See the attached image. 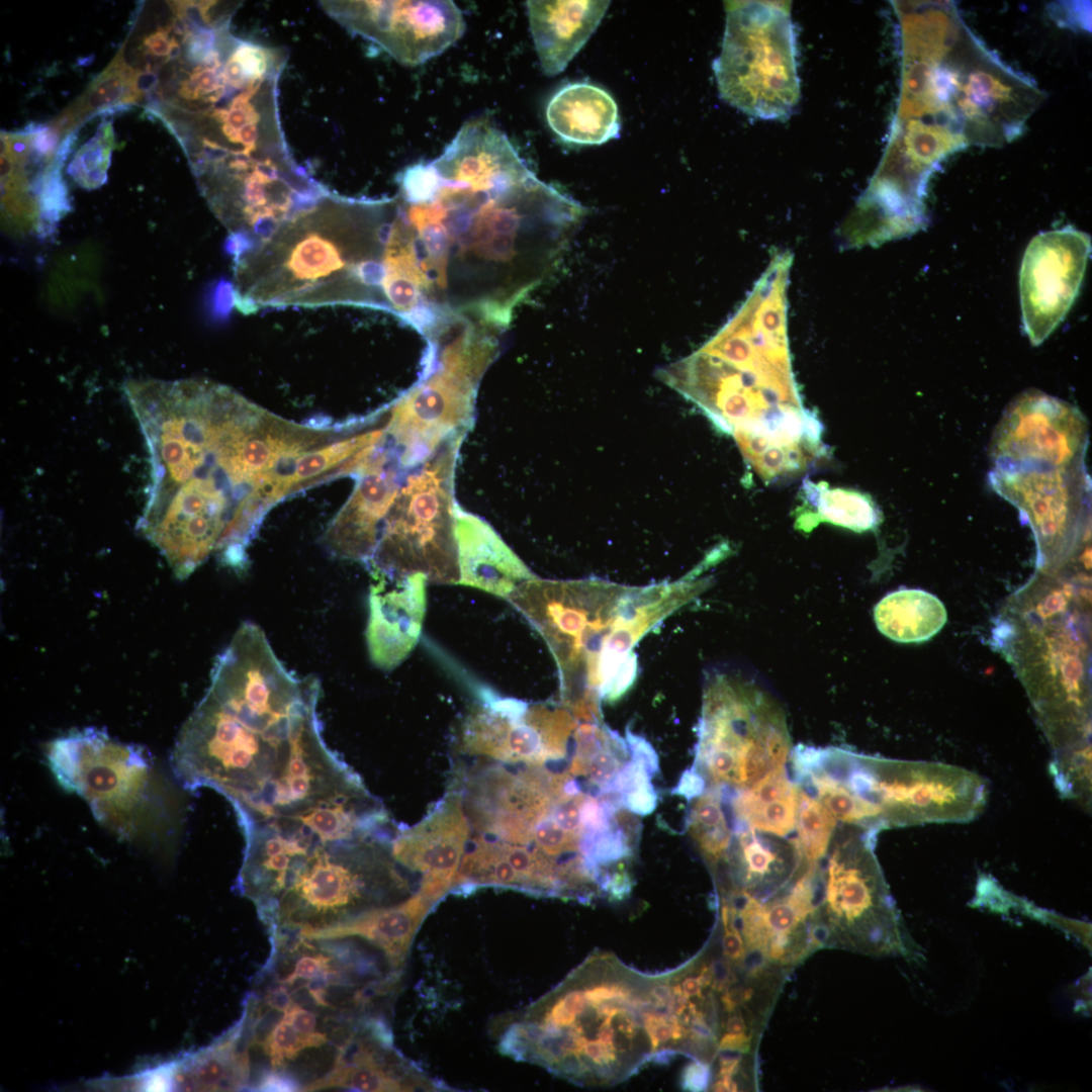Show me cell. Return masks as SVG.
I'll return each mask as SVG.
<instances>
[{
	"mask_svg": "<svg viewBox=\"0 0 1092 1092\" xmlns=\"http://www.w3.org/2000/svg\"><path fill=\"white\" fill-rule=\"evenodd\" d=\"M320 697L317 677L290 671L264 631L243 623L180 730L176 778L225 797L242 831L350 795L362 780L327 745Z\"/></svg>",
	"mask_w": 1092,
	"mask_h": 1092,
	"instance_id": "6da1fadb",
	"label": "cell"
},
{
	"mask_svg": "<svg viewBox=\"0 0 1092 1092\" xmlns=\"http://www.w3.org/2000/svg\"><path fill=\"white\" fill-rule=\"evenodd\" d=\"M124 391L149 462L140 533L180 579L213 553L243 554L257 499L238 453L259 407L208 380H129Z\"/></svg>",
	"mask_w": 1092,
	"mask_h": 1092,
	"instance_id": "7a4b0ae2",
	"label": "cell"
},
{
	"mask_svg": "<svg viewBox=\"0 0 1092 1092\" xmlns=\"http://www.w3.org/2000/svg\"><path fill=\"white\" fill-rule=\"evenodd\" d=\"M237 887L270 935L295 934L397 903L412 894L391 854L354 800L256 824L244 831Z\"/></svg>",
	"mask_w": 1092,
	"mask_h": 1092,
	"instance_id": "3957f363",
	"label": "cell"
},
{
	"mask_svg": "<svg viewBox=\"0 0 1092 1092\" xmlns=\"http://www.w3.org/2000/svg\"><path fill=\"white\" fill-rule=\"evenodd\" d=\"M671 972L647 975L593 953L544 997L499 1021V1052L580 1086L614 1085L649 1062L668 1061L680 1050Z\"/></svg>",
	"mask_w": 1092,
	"mask_h": 1092,
	"instance_id": "277c9868",
	"label": "cell"
},
{
	"mask_svg": "<svg viewBox=\"0 0 1092 1092\" xmlns=\"http://www.w3.org/2000/svg\"><path fill=\"white\" fill-rule=\"evenodd\" d=\"M901 13L903 76L895 123L942 159L1017 138L1044 99L1035 83L991 52L956 5L927 1Z\"/></svg>",
	"mask_w": 1092,
	"mask_h": 1092,
	"instance_id": "5b68a950",
	"label": "cell"
},
{
	"mask_svg": "<svg viewBox=\"0 0 1092 1092\" xmlns=\"http://www.w3.org/2000/svg\"><path fill=\"white\" fill-rule=\"evenodd\" d=\"M789 270L770 264L721 330L690 356L657 372L738 446L755 451L802 442L815 416L804 408L787 335Z\"/></svg>",
	"mask_w": 1092,
	"mask_h": 1092,
	"instance_id": "8992f818",
	"label": "cell"
},
{
	"mask_svg": "<svg viewBox=\"0 0 1092 1092\" xmlns=\"http://www.w3.org/2000/svg\"><path fill=\"white\" fill-rule=\"evenodd\" d=\"M701 567L672 582L628 586L599 578L538 577L507 598L542 636L557 668L562 705L579 721L602 719L633 647L710 585Z\"/></svg>",
	"mask_w": 1092,
	"mask_h": 1092,
	"instance_id": "52a82bcc",
	"label": "cell"
},
{
	"mask_svg": "<svg viewBox=\"0 0 1092 1092\" xmlns=\"http://www.w3.org/2000/svg\"><path fill=\"white\" fill-rule=\"evenodd\" d=\"M397 211L396 197L331 192L234 261L235 305L367 308Z\"/></svg>",
	"mask_w": 1092,
	"mask_h": 1092,
	"instance_id": "ba28073f",
	"label": "cell"
},
{
	"mask_svg": "<svg viewBox=\"0 0 1092 1092\" xmlns=\"http://www.w3.org/2000/svg\"><path fill=\"white\" fill-rule=\"evenodd\" d=\"M46 755L60 785L83 797L102 825L129 841L176 839L181 802L143 747L85 728L53 740Z\"/></svg>",
	"mask_w": 1092,
	"mask_h": 1092,
	"instance_id": "9c48e42d",
	"label": "cell"
},
{
	"mask_svg": "<svg viewBox=\"0 0 1092 1092\" xmlns=\"http://www.w3.org/2000/svg\"><path fill=\"white\" fill-rule=\"evenodd\" d=\"M697 733L693 768L718 790L751 787L784 766L792 748L783 708L741 671L707 674Z\"/></svg>",
	"mask_w": 1092,
	"mask_h": 1092,
	"instance_id": "30bf717a",
	"label": "cell"
},
{
	"mask_svg": "<svg viewBox=\"0 0 1092 1092\" xmlns=\"http://www.w3.org/2000/svg\"><path fill=\"white\" fill-rule=\"evenodd\" d=\"M875 834L854 829L833 844L816 890L817 939L820 946L906 956L910 942L874 853Z\"/></svg>",
	"mask_w": 1092,
	"mask_h": 1092,
	"instance_id": "8fae6325",
	"label": "cell"
},
{
	"mask_svg": "<svg viewBox=\"0 0 1092 1092\" xmlns=\"http://www.w3.org/2000/svg\"><path fill=\"white\" fill-rule=\"evenodd\" d=\"M845 769L823 768L855 794L876 805L885 827L928 823H968L984 811L988 784L962 766L921 760H898L831 749Z\"/></svg>",
	"mask_w": 1092,
	"mask_h": 1092,
	"instance_id": "7c38bea8",
	"label": "cell"
},
{
	"mask_svg": "<svg viewBox=\"0 0 1092 1092\" xmlns=\"http://www.w3.org/2000/svg\"><path fill=\"white\" fill-rule=\"evenodd\" d=\"M726 7L721 53L713 64L721 98L754 117L786 116L799 98L790 15L759 2Z\"/></svg>",
	"mask_w": 1092,
	"mask_h": 1092,
	"instance_id": "4fadbf2b",
	"label": "cell"
},
{
	"mask_svg": "<svg viewBox=\"0 0 1092 1092\" xmlns=\"http://www.w3.org/2000/svg\"><path fill=\"white\" fill-rule=\"evenodd\" d=\"M428 476L404 490L390 508L374 554L371 573L387 578L421 573L433 583H459L456 512L439 482Z\"/></svg>",
	"mask_w": 1092,
	"mask_h": 1092,
	"instance_id": "5bb4252c",
	"label": "cell"
},
{
	"mask_svg": "<svg viewBox=\"0 0 1092 1092\" xmlns=\"http://www.w3.org/2000/svg\"><path fill=\"white\" fill-rule=\"evenodd\" d=\"M460 726V746L508 764H550L564 760L578 721L563 705L527 703L482 690Z\"/></svg>",
	"mask_w": 1092,
	"mask_h": 1092,
	"instance_id": "9a60e30c",
	"label": "cell"
},
{
	"mask_svg": "<svg viewBox=\"0 0 1092 1092\" xmlns=\"http://www.w3.org/2000/svg\"><path fill=\"white\" fill-rule=\"evenodd\" d=\"M341 25L405 66H418L444 53L465 31L458 6L449 0L322 1Z\"/></svg>",
	"mask_w": 1092,
	"mask_h": 1092,
	"instance_id": "2e32d148",
	"label": "cell"
},
{
	"mask_svg": "<svg viewBox=\"0 0 1092 1092\" xmlns=\"http://www.w3.org/2000/svg\"><path fill=\"white\" fill-rule=\"evenodd\" d=\"M1091 238L1074 226L1043 232L1028 244L1019 273L1024 332L1040 345L1076 299L1091 254Z\"/></svg>",
	"mask_w": 1092,
	"mask_h": 1092,
	"instance_id": "e0dca14e",
	"label": "cell"
},
{
	"mask_svg": "<svg viewBox=\"0 0 1092 1092\" xmlns=\"http://www.w3.org/2000/svg\"><path fill=\"white\" fill-rule=\"evenodd\" d=\"M1087 423L1075 406L1037 390L1017 396L992 440L996 464L1066 468L1080 464Z\"/></svg>",
	"mask_w": 1092,
	"mask_h": 1092,
	"instance_id": "ac0fdd59",
	"label": "cell"
},
{
	"mask_svg": "<svg viewBox=\"0 0 1092 1092\" xmlns=\"http://www.w3.org/2000/svg\"><path fill=\"white\" fill-rule=\"evenodd\" d=\"M470 828L461 794L452 791L417 825L396 831L392 857L399 867L418 874V890L438 902L452 891Z\"/></svg>",
	"mask_w": 1092,
	"mask_h": 1092,
	"instance_id": "d6986e66",
	"label": "cell"
},
{
	"mask_svg": "<svg viewBox=\"0 0 1092 1092\" xmlns=\"http://www.w3.org/2000/svg\"><path fill=\"white\" fill-rule=\"evenodd\" d=\"M343 1088L355 1091H413L443 1088L393 1046L384 1018L373 1019L340 1048L332 1069L305 1091Z\"/></svg>",
	"mask_w": 1092,
	"mask_h": 1092,
	"instance_id": "ffe728a7",
	"label": "cell"
},
{
	"mask_svg": "<svg viewBox=\"0 0 1092 1092\" xmlns=\"http://www.w3.org/2000/svg\"><path fill=\"white\" fill-rule=\"evenodd\" d=\"M366 641L371 661L383 670L398 666L416 647L427 608V577L387 578L371 573Z\"/></svg>",
	"mask_w": 1092,
	"mask_h": 1092,
	"instance_id": "44dd1931",
	"label": "cell"
},
{
	"mask_svg": "<svg viewBox=\"0 0 1092 1092\" xmlns=\"http://www.w3.org/2000/svg\"><path fill=\"white\" fill-rule=\"evenodd\" d=\"M1080 464L1044 468L996 464L993 488L1045 531H1055L1083 500Z\"/></svg>",
	"mask_w": 1092,
	"mask_h": 1092,
	"instance_id": "7402d4cb",
	"label": "cell"
},
{
	"mask_svg": "<svg viewBox=\"0 0 1092 1092\" xmlns=\"http://www.w3.org/2000/svg\"><path fill=\"white\" fill-rule=\"evenodd\" d=\"M610 1L526 2L535 50L543 73L554 77L567 67L604 18Z\"/></svg>",
	"mask_w": 1092,
	"mask_h": 1092,
	"instance_id": "603a6c76",
	"label": "cell"
},
{
	"mask_svg": "<svg viewBox=\"0 0 1092 1092\" xmlns=\"http://www.w3.org/2000/svg\"><path fill=\"white\" fill-rule=\"evenodd\" d=\"M436 904L418 890L397 903L296 934L307 939H363L379 949L395 970L402 972L414 938Z\"/></svg>",
	"mask_w": 1092,
	"mask_h": 1092,
	"instance_id": "cb8c5ba5",
	"label": "cell"
},
{
	"mask_svg": "<svg viewBox=\"0 0 1092 1092\" xmlns=\"http://www.w3.org/2000/svg\"><path fill=\"white\" fill-rule=\"evenodd\" d=\"M459 584L507 599L536 576L482 520L456 511Z\"/></svg>",
	"mask_w": 1092,
	"mask_h": 1092,
	"instance_id": "d4e9b609",
	"label": "cell"
},
{
	"mask_svg": "<svg viewBox=\"0 0 1092 1092\" xmlns=\"http://www.w3.org/2000/svg\"><path fill=\"white\" fill-rule=\"evenodd\" d=\"M546 119L563 142L601 145L618 138L620 120L613 97L596 85L574 82L562 86L550 98Z\"/></svg>",
	"mask_w": 1092,
	"mask_h": 1092,
	"instance_id": "484cf974",
	"label": "cell"
},
{
	"mask_svg": "<svg viewBox=\"0 0 1092 1092\" xmlns=\"http://www.w3.org/2000/svg\"><path fill=\"white\" fill-rule=\"evenodd\" d=\"M798 793L783 766L732 796L730 807L739 825L785 836L796 827Z\"/></svg>",
	"mask_w": 1092,
	"mask_h": 1092,
	"instance_id": "4316f807",
	"label": "cell"
},
{
	"mask_svg": "<svg viewBox=\"0 0 1092 1092\" xmlns=\"http://www.w3.org/2000/svg\"><path fill=\"white\" fill-rule=\"evenodd\" d=\"M878 630L901 643L924 642L935 636L947 621L942 602L917 588H902L886 595L874 609Z\"/></svg>",
	"mask_w": 1092,
	"mask_h": 1092,
	"instance_id": "83f0119b",
	"label": "cell"
},
{
	"mask_svg": "<svg viewBox=\"0 0 1092 1092\" xmlns=\"http://www.w3.org/2000/svg\"><path fill=\"white\" fill-rule=\"evenodd\" d=\"M804 506L797 515L795 526L805 532L821 522L831 523L855 532L876 529L882 515L870 495L842 488L830 489L824 483L805 479L802 485Z\"/></svg>",
	"mask_w": 1092,
	"mask_h": 1092,
	"instance_id": "f1b7e54d",
	"label": "cell"
},
{
	"mask_svg": "<svg viewBox=\"0 0 1092 1092\" xmlns=\"http://www.w3.org/2000/svg\"><path fill=\"white\" fill-rule=\"evenodd\" d=\"M139 72L130 68L122 58V51L110 65L96 78L82 97L55 123L62 132L76 126L78 120H84L93 112H110L125 108L128 103L138 101L142 91L138 85Z\"/></svg>",
	"mask_w": 1092,
	"mask_h": 1092,
	"instance_id": "f546056e",
	"label": "cell"
},
{
	"mask_svg": "<svg viewBox=\"0 0 1092 1092\" xmlns=\"http://www.w3.org/2000/svg\"><path fill=\"white\" fill-rule=\"evenodd\" d=\"M796 760L799 771L804 772L813 786L816 798L836 820L872 831L885 827L876 805L799 754Z\"/></svg>",
	"mask_w": 1092,
	"mask_h": 1092,
	"instance_id": "4dcf8cb0",
	"label": "cell"
},
{
	"mask_svg": "<svg viewBox=\"0 0 1092 1092\" xmlns=\"http://www.w3.org/2000/svg\"><path fill=\"white\" fill-rule=\"evenodd\" d=\"M688 828L707 863L714 871L718 869L730 850L732 837L718 789L710 788L698 796L690 810Z\"/></svg>",
	"mask_w": 1092,
	"mask_h": 1092,
	"instance_id": "1f68e13d",
	"label": "cell"
},
{
	"mask_svg": "<svg viewBox=\"0 0 1092 1092\" xmlns=\"http://www.w3.org/2000/svg\"><path fill=\"white\" fill-rule=\"evenodd\" d=\"M836 819L814 796L799 787L795 844L810 866H816L826 854L833 839Z\"/></svg>",
	"mask_w": 1092,
	"mask_h": 1092,
	"instance_id": "d6a6232c",
	"label": "cell"
},
{
	"mask_svg": "<svg viewBox=\"0 0 1092 1092\" xmlns=\"http://www.w3.org/2000/svg\"><path fill=\"white\" fill-rule=\"evenodd\" d=\"M113 142L112 122L104 121L95 136L79 149L69 164L70 175L87 188L98 187L105 182Z\"/></svg>",
	"mask_w": 1092,
	"mask_h": 1092,
	"instance_id": "836d02e7",
	"label": "cell"
},
{
	"mask_svg": "<svg viewBox=\"0 0 1092 1092\" xmlns=\"http://www.w3.org/2000/svg\"><path fill=\"white\" fill-rule=\"evenodd\" d=\"M381 438L382 431H374L323 445L318 450L305 452L297 460L294 474L295 485L302 484L312 477L322 476L358 450L375 445Z\"/></svg>",
	"mask_w": 1092,
	"mask_h": 1092,
	"instance_id": "e575fe53",
	"label": "cell"
},
{
	"mask_svg": "<svg viewBox=\"0 0 1092 1092\" xmlns=\"http://www.w3.org/2000/svg\"><path fill=\"white\" fill-rule=\"evenodd\" d=\"M623 806L638 815L652 813L657 804V795L651 783L637 787L623 796Z\"/></svg>",
	"mask_w": 1092,
	"mask_h": 1092,
	"instance_id": "d590c367",
	"label": "cell"
},
{
	"mask_svg": "<svg viewBox=\"0 0 1092 1092\" xmlns=\"http://www.w3.org/2000/svg\"><path fill=\"white\" fill-rule=\"evenodd\" d=\"M626 742L630 750L631 759L641 761L651 777L658 772L659 765L656 751L645 738L636 735L627 729Z\"/></svg>",
	"mask_w": 1092,
	"mask_h": 1092,
	"instance_id": "8d00e7d4",
	"label": "cell"
},
{
	"mask_svg": "<svg viewBox=\"0 0 1092 1092\" xmlns=\"http://www.w3.org/2000/svg\"><path fill=\"white\" fill-rule=\"evenodd\" d=\"M705 781L702 776L694 768L687 769L680 777L677 786L672 790V794L685 797L691 800L700 796L704 792Z\"/></svg>",
	"mask_w": 1092,
	"mask_h": 1092,
	"instance_id": "74e56055",
	"label": "cell"
},
{
	"mask_svg": "<svg viewBox=\"0 0 1092 1092\" xmlns=\"http://www.w3.org/2000/svg\"><path fill=\"white\" fill-rule=\"evenodd\" d=\"M171 27L159 28L156 31L149 34L144 39V47L148 53L156 57H168L171 46L172 35L170 34Z\"/></svg>",
	"mask_w": 1092,
	"mask_h": 1092,
	"instance_id": "f35d334b",
	"label": "cell"
},
{
	"mask_svg": "<svg viewBox=\"0 0 1092 1092\" xmlns=\"http://www.w3.org/2000/svg\"><path fill=\"white\" fill-rule=\"evenodd\" d=\"M328 192H329V189H328L327 187H325V190H324V192H323V193H322V194H321V195H320V196H318L317 198H315V199H314V200H313L312 202H310V203H309V204H308V205H307L306 207H304L303 209H301L300 211H302V210H304V209H306V208H308V207L312 206L313 204H315V203H316V202H317V201H318V200H320V199H321L322 197H324L325 195H327V194H328ZM300 211H298V212H300ZM298 212H297V213H298ZM295 214H296V213H295ZM295 214H294V215H295ZM290 218H291V217H290ZM290 218H289V219H290ZM286 221H287V220H286ZM283 223H284V222H283ZM283 223H282V224H283ZM282 224H281V225H282ZM274 233H275V232H274ZM274 233H273V234H274ZM273 234H272V235H273ZM241 235H244V234H241ZM272 235H271V236H272ZM245 236H248V235H245ZM271 236H270V237H271ZM248 237H249V238H251V239H252L253 241H255L256 243H261V242H264V241H266V240H268V239L270 238V237H269V238H267V239H263V240H257V239H255V238H252V237H250V236H248Z\"/></svg>",
	"mask_w": 1092,
	"mask_h": 1092,
	"instance_id": "ab89813d",
	"label": "cell"
}]
</instances>
